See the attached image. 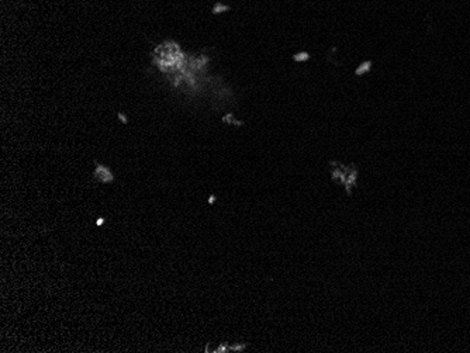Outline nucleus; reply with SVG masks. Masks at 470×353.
<instances>
[{
    "label": "nucleus",
    "mask_w": 470,
    "mask_h": 353,
    "mask_svg": "<svg viewBox=\"0 0 470 353\" xmlns=\"http://www.w3.org/2000/svg\"><path fill=\"white\" fill-rule=\"evenodd\" d=\"M370 69H372V61H365V62H362L358 68H356L355 73H356L358 76H362V75L369 73Z\"/></svg>",
    "instance_id": "obj_2"
},
{
    "label": "nucleus",
    "mask_w": 470,
    "mask_h": 353,
    "mask_svg": "<svg viewBox=\"0 0 470 353\" xmlns=\"http://www.w3.org/2000/svg\"><path fill=\"white\" fill-rule=\"evenodd\" d=\"M246 346H248L246 343H241V345H232V346H230V350H234V352H242V350H244V349H245Z\"/></svg>",
    "instance_id": "obj_4"
},
{
    "label": "nucleus",
    "mask_w": 470,
    "mask_h": 353,
    "mask_svg": "<svg viewBox=\"0 0 470 353\" xmlns=\"http://www.w3.org/2000/svg\"><path fill=\"white\" fill-rule=\"evenodd\" d=\"M216 198H217V197L214 196V194H211V196L208 197V204H214V203H216Z\"/></svg>",
    "instance_id": "obj_7"
},
{
    "label": "nucleus",
    "mask_w": 470,
    "mask_h": 353,
    "mask_svg": "<svg viewBox=\"0 0 470 353\" xmlns=\"http://www.w3.org/2000/svg\"><path fill=\"white\" fill-rule=\"evenodd\" d=\"M104 223H106V218H97V219H96V225H97V227H101V225L104 224Z\"/></svg>",
    "instance_id": "obj_6"
},
{
    "label": "nucleus",
    "mask_w": 470,
    "mask_h": 353,
    "mask_svg": "<svg viewBox=\"0 0 470 353\" xmlns=\"http://www.w3.org/2000/svg\"><path fill=\"white\" fill-rule=\"evenodd\" d=\"M95 178H96V180H99L100 183H112L113 180H114L112 172H110L106 166L99 165V163H96Z\"/></svg>",
    "instance_id": "obj_1"
},
{
    "label": "nucleus",
    "mask_w": 470,
    "mask_h": 353,
    "mask_svg": "<svg viewBox=\"0 0 470 353\" xmlns=\"http://www.w3.org/2000/svg\"><path fill=\"white\" fill-rule=\"evenodd\" d=\"M213 352H216V353H224V352H230V346H228V345H227V343H224V345H220L219 348L216 349V350H213Z\"/></svg>",
    "instance_id": "obj_5"
},
{
    "label": "nucleus",
    "mask_w": 470,
    "mask_h": 353,
    "mask_svg": "<svg viewBox=\"0 0 470 353\" xmlns=\"http://www.w3.org/2000/svg\"><path fill=\"white\" fill-rule=\"evenodd\" d=\"M308 58H310V55H308L307 52H302V54H297V55L293 56V59H294L296 62L308 61Z\"/></svg>",
    "instance_id": "obj_3"
}]
</instances>
